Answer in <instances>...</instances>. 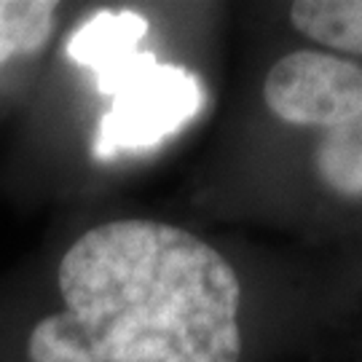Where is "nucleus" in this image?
<instances>
[{
    "mask_svg": "<svg viewBox=\"0 0 362 362\" xmlns=\"http://www.w3.org/2000/svg\"><path fill=\"white\" fill-rule=\"evenodd\" d=\"M263 100L274 116L296 127L349 124L362 116V65L333 54L293 52L266 76Z\"/></svg>",
    "mask_w": 362,
    "mask_h": 362,
    "instance_id": "3",
    "label": "nucleus"
},
{
    "mask_svg": "<svg viewBox=\"0 0 362 362\" xmlns=\"http://www.w3.org/2000/svg\"><path fill=\"white\" fill-rule=\"evenodd\" d=\"M148 19L137 11H97L73 30L67 57L97 78V89L110 97L100 121L94 156L113 158L124 151H145L180 132L204 105L194 73L161 65L143 52Z\"/></svg>",
    "mask_w": 362,
    "mask_h": 362,
    "instance_id": "2",
    "label": "nucleus"
},
{
    "mask_svg": "<svg viewBox=\"0 0 362 362\" xmlns=\"http://www.w3.org/2000/svg\"><path fill=\"white\" fill-rule=\"evenodd\" d=\"M57 3L0 0V65L22 54H35L52 38Z\"/></svg>",
    "mask_w": 362,
    "mask_h": 362,
    "instance_id": "6",
    "label": "nucleus"
},
{
    "mask_svg": "<svg viewBox=\"0 0 362 362\" xmlns=\"http://www.w3.org/2000/svg\"><path fill=\"white\" fill-rule=\"evenodd\" d=\"M290 19L306 38L362 54V0H300L290 8Z\"/></svg>",
    "mask_w": 362,
    "mask_h": 362,
    "instance_id": "4",
    "label": "nucleus"
},
{
    "mask_svg": "<svg viewBox=\"0 0 362 362\" xmlns=\"http://www.w3.org/2000/svg\"><path fill=\"white\" fill-rule=\"evenodd\" d=\"M317 172L341 196H362V116L325 132L317 145Z\"/></svg>",
    "mask_w": 362,
    "mask_h": 362,
    "instance_id": "5",
    "label": "nucleus"
},
{
    "mask_svg": "<svg viewBox=\"0 0 362 362\" xmlns=\"http://www.w3.org/2000/svg\"><path fill=\"white\" fill-rule=\"evenodd\" d=\"M65 311L30 333V362H239L236 272L191 231L113 220L59 263Z\"/></svg>",
    "mask_w": 362,
    "mask_h": 362,
    "instance_id": "1",
    "label": "nucleus"
}]
</instances>
